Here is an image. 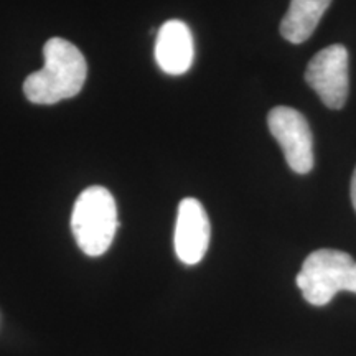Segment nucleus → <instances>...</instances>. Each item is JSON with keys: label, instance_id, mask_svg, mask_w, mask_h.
I'll use <instances>...</instances> for the list:
<instances>
[{"label": "nucleus", "instance_id": "2", "mask_svg": "<svg viewBox=\"0 0 356 356\" xmlns=\"http://www.w3.org/2000/svg\"><path fill=\"white\" fill-rule=\"evenodd\" d=\"M119 228L118 207L104 186H89L79 195L71 213V231L86 256H102L114 241Z\"/></svg>", "mask_w": 356, "mask_h": 356}, {"label": "nucleus", "instance_id": "3", "mask_svg": "<svg viewBox=\"0 0 356 356\" xmlns=\"http://www.w3.org/2000/svg\"><path fill=\"white\" fill-rule=\"evenodd\" d=\"M297 286L312 305H327L335 293H356V261L337 249H317L302 264Z\"/></svg>", "mask_w": 356, "mask_h": 356}, {"label": "nucleus", "instance_id": "4", "mask_svg": "<svg viewBox=\"0 0 356 356\" xmlns=\"http://www.w3.org/2000/svg\"><path fill=\"white\" fill-rule=\"evenodd\" d=\"M305 81L330 109H341L350 91L348 51L343 44H330L310 60Z\"/></svg>", "mask_w": 356, "mask_h": 356}, {"label": "nucleus", "instance_id": "5", "mask_svg": "<svg viewBox=\"0 0 356 356\" xmlns=\"http://www.w3.org/2000/svg\"><path fill=\"white\" fill-rule=\"evenodd\" d=\"M267 126L279 142L287 165L296 173H309L314 167V136L304 114L277 106L267 115Z\"/></svg>", "mask_w": 356, "mask_h": 356}, {"label": "nucleus", "instance_id": "9", "mask_svg": "<svg viewBox=\"0 0 356 356\" xmlns=\"http://www.w3.org/2000/svg\"><path fill=\"white\" fill-rule=\"evenodd\" d=\"M351 203H353L356 211V168L353 172V177H351Z\"/></svg>", "mask_w": 356, "mask_h": 356}, {"label": "nucleus", "instance_id": "7", "mask_svg": "<svg viewBox=\"0 0 356 356\" xmlns=\"http://www.w3.org/2000/svg\"><path fill=\"white\" fill-rule=\"evenodd\" d=\"M195 58L193 35L181 20H168L160 26L155 40V60L167 74H184L191 68Z\"/></svg>", "mask_w": 356, "mask_h": 356}, {"label": "nucleus", "instance_id": "8", "mask_svg": "<svg viewBox=\"0 0 356 356\" xmlns=\"http://www.w3.org/2000/svg\"><path fill=\"white\" fill-rule=\"evenodd\" d=\"M332 0H291L282 22L280 35L291 43H304L315 32Z\"/></svg>", "mask_w": 356, "mask_h": 356}, {"label": "nucleus", "instance_id": "6", "mask_svg": "<svg viewBox=\"0 0 356 356\" xmlns=\"http://www.w3.org/2000/svg\"><path fill=\"white\" fill-rule=\"evenodd\" d=\"M211 226L203 204L197 198H185L178 204L175 225V252L186 266L203 259L210 246Z\"/></svg>", "mask_w": 356, "mask_h": 356}, {"label": "nucleus", "instance_id": "1", "mask_svg": "<svg viewBox=\"0 0 356 356\" xmlns=\"http://www.w3.org/2000/svg\"><path fill=\"white\" fill-rule=\"evenodd\" d=\"M44 66L24 83L26 99L33 104H56L74 97L88 76L83 53L65 38H50L43 48Z\"/></svg>", "mask_w": 356, "mask_h": 356}]
</instances>
